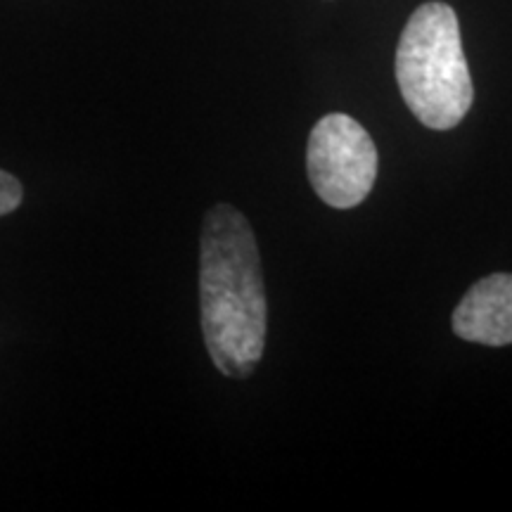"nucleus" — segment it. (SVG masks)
Here are the masks:
<instances>
[{
  "instance_id": "7ed1b4c3",
  "label": "nucleus",
  "mask_w": 512,
  "mask_h": 512,
  "mask_svg": "<svg viewBox=\"0 0 512 512\" xmlns=\"http://www.w3.org/2000/svg\"><path fill=\"white\" fill-rule=\"evenodd\" d=\"M306 174L311 188L328 207H358L377 178L373 138L349 114H328L313 126L306 143Z\"/></svg>"
},
{
  "instance_id": "f257e3e1",
  "label": "nucleus",
  "mask_w": 512,
  "mask_h": 512,
  "mask_svg": "<svg viewBox=\"0 0 512 512\" xmlns=\"http://www.w3.org/2000/svg\"><path fill=\"white\" fill-rule=\"evenodd\" d=\"M200 309L209 358L233 380L254 375L266 349L268 299L254 230L233 204H214L200 233Z\"/></svg>"
},
{
  "instance_id": "39448f33",
  "label": "nucleus",
  "mask_w": 512,
  "mask_h": 512,
  "mask_svg": "<svg viewBox=\"0 0 512 512\" xmlns=\"http://www.w3.org/2000/svg\"><path fill=\"white\" fill-rule=\"evenodd\" d=\"M22 195V183L12 174H8V171L0 169V216L15 211L22 204Z\"/></svg>"
},
{
  "instance_id": "f03ea898",
  "label": "nucleus",
  "mask_w": 512,
  "mask_h": 512,
  "mask_svg": "<svg viewBox=\"0 0 512 512\" xmlns=\"http://www.w3.org/2000/svg\"><path fill=\"white\" fill-rule=\"evenodd\" d=\"M396 81L422 126L448 131L465 119L475 86L451 5L425 3L413 12L396 48Z\"/></svg>"
},
{
  "instance_id": "20e7f679",
  "label": "nucleus",
  "mask_w": 512,
  "mask_h": 512,
  "mask_svg": "<svg viewBox=\"0 0 512 512\" xmlns=\"http://www.w3.org/2000/svg\"><path fill=\"white\" fill-rule=\"evenodd\" d=\"M451 325L465 342L512 344V273H494L472 285L453 311Z\"/></svg>"
}]
</instances>
